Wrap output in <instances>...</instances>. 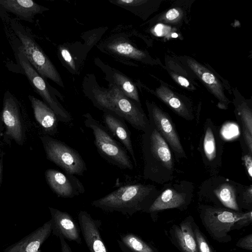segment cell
<instances>
[{
	"label": "cell",
	"instance_id": "obj_1",
	"mask_svg": "<svg viewBox=\"0 0 252 252\" xmlns=\"http://www.w3.org/2000/svg\"><path fill=\"white\" fill-rule=\"evenodd\" d=\"M142 150L144 178L160 185L172 181L174 156L167 143L151 123L142 135Z\"/></svg>",
	"mask_w": 252,
	"mask_h": 252
},
{
	"label": "cell",
	"instance_id": "obj_2",
	"mask_svg": "<svg viewBox=\"0 0 252 252\" xmlns=\"http://www.w3.org/2000/svg\"><path fill=\"white\" fill-rule=\"evenodd\" d=\"M160 191L152 184L126 185L94 200L91 204L104 211L132 216L137 212H147Z\"/></svg>",
	"mask_w": 252,
	"mask_h": 252
},
{
	"label": "cell",
	"instance_id": "obj_3",
	"mask_svg": "<svg viewBox=\"0 0 252 252\" xmlns=\"http://www.w3.org/2000/svg\"><path fill=\"white\" fill-rule=\"evenodd\" d=\"M94 100L104 112L113 113L127 121L133 128L144 132L150 122L140 104L126 96L115 85L108 91H95Z\"/></svg>",
	"mask_w": 252,
	"mask_h": 252
},
{
	"label": "cell",
	"instance_id": "obj_4",
	"mask_svg": "<svg viewBox=\"0 0 252 252\" xmlns=\"http://www.w3.org/2000/svg\"><path fill=\"white\" fill-rule=\"evenodd\" d=\"M84 118V125L92 130L94 145L100 156L119 168L133 169V165L127 152L107 128L89 113L86 114Z\"/></svg>",
	"mask_w": 252,
	"mask_h": 252
},
{
	"label": "cell",
	"instance_id": "obj_5",
	"mask_svg": "<svg viewBox=\"0 0 252 252\" xmlns=\"http://www.w3.org/2000/svg\"><path fill=\"white\" fill-rule=\"evenodd\" d=\"M199 209L200 218L208 233L220 242L230 240L228 233L246 214L216 206L203 205L200 206Z\"/></svg>",
	"mask_w": 252,
	"mask_h": 252
},
{
	"label": "cell",
	"instance_id": "obj_6",
	"mask_svg": "<svg viewBox=\"0 0 252 252\" xmlns=\"http://www.w3.org/2000/svg\"><path fill=\"white\" fill-rule=\"evenodd\" d=\"M40 138L47 158L64 173L82 176L87 171L85 162L76 150L49 136H41Z\"/></svg>",
	"mask_w": 252,
	"mask_h": 252
},
{
	"label": "cell",
	"instance_id": "obj_7",
	"mask_svg": "<svg viewBox=\"0 0 252 252\" xmlns=\"http://www.w3.org/2000/svg\"><path fill=\"white\" fill-rule=\"evenodd\" d=\"M241 184L220 176H213L200 187L199 198L214 203L216 206L240 211L237 196Z\"/></svg>",
	"mask_w": 252,
	"mask_h": 252
},
{
	"label": "cell",
	"instance_id": "obj_8",
	"mask_svg": "<svg viewBox=\"0 0 252 252\" xmlns=\"http://www.w3.org/2000/svg\"><path fill=\"white\" fill-rule=\"evenodd\" d=\"M224 142L217 126L211 119L204 123L198 150L207 170L213 176L219 173L222 166Z\"/></svg>",
	"mask_w": 252,
	"mask_h": 252
},
{
	"label": "cell",
	"instance_id": "obj_9",
	"mask_svg": "<svg viewBox=\"0 0 252 252\" xmlns=\"http://www.w3.org/2000/svg\"><path fill=\"white\" fill-rule=\"evenodd\" d=\"M160 193L149 207L147 213H154L168 209L185 208L190 202L193 183L186 180L163 185Z\"/></svg>",
	"mask_w": 252,
	"mask_h": 252
},
{
	"label": "cell",
	"instance_id": "obj_10",
	"mask_svg": "<svg viewBox=\"0 0 252 252\" xmlns=\"http://www.w3.org/2000/svg\"><path fill=\"white\" fill-rule=\"evenodd\" d=\"M22 43L20 49L36 71L43 77L48 78L63 87L62 78L55 66L34 40L29 35L16 31Z\"/></svg>",
	"mask_w": 252,
	"mask_h": 252
},
{
	"label": "cell",
	"instance_id": "obj_11",
	"mask_svg": "<svg viewBox=\"0 0 252 252\" xmlns=\"http://www.w3.org/2000/svg\"><path fill=\"white\" fill-rule=\"evenodd\" d=\"M149 120L168 145L178 159L187 158L175 125L169 115L153 103H147Z\"/></svg>",
	"mask_w": 252,
	"mask_h": 252
},
{
	"label": "cell",
	"instance_id": "obj_12",
	"mask_svg": "<svg viewBox=\"0 0 252 252\" xmlns=\"http://www.w3.org/2000/svg\"><path fill=\"white\" fill-rule=\"evenodd\" d=\"M18 56L19 63L32 86L55 112L58 120L63 123L70 122L72 117L70 114L52 96L43 78L30 64L21 49Z\"/></svg>",
	"mask_w": 252,
	"mask_h": 252
},
{
	"label": "cell",
	"instance_id": "obj_13",
	"mask_svg": "<svg viewBox=\"0 0 252 252\" xmlns=\"http://www.w3.org/2000/svg\"><path fill=\"white\" fill-rule=\"evenodd\" d=\"M45 177L50 188L59 197L71 198L85 191L83 185L74 175L48 169Z\"/></svg>",
	"mask_w": 252,
	"mask_h": 252
},
{
	"label": "cell",
	"instance_id": "obj_14",
	"mask_svg": "<svg viewBox=\"0 0 252 252\" xmlns=\"http://www.w3.org/2000/svg\"><path fill=\"white\" fill-rule=\"evenodd\" d=\"M78 219L82 234L90 252H108L100 231L101 222L85 211H80Z\"/></svg>",
	"mask_w": 252,
	"mask_h": 252
},
{
	"label": "cell",
	"instance_id": "obj_15",
	"mask_svg": "<svg viewBox=\"0 0 252 252\" xmlns=\"http://www.w3.org/2000/svg\"><path fill=\"white\" fill-rule=\"evenodd\" d=\"M51 218L52 233L57 237L81 244L79 227L72 217L68 213L49 207Z\"/></svg>",
	"mask_w": 252,
	"mask_h": 252
},
{
	"label": "cell",
	"instance_id": "obj_16",
	"mask_svg": "<svg viewBox=\"0 0 252 252\" xmlns=\"http://www.w3.org/2000/svg\"><path fill=\"white\" fill-rule=\"evenodd\" d=\"M5 94L3 100L2 118L6 127V133L18 144L23 140V127L18 106L14 98Z\"/></svg>",
	"mask_w": 252,
	"mask_h": 252
},
{
	"label": "cell",
	"instance_id": "obj_17",
	"mask_svg": "<svg viewBox=\"0 0 252 252\" xmlns=\"http://www.w3.org/2000/svg\"><path fill=\"white\" fill-rule=\"evenodd\" d=\"M52 233L50 220L34 231L13 244L2 252H40V247Z\"/></svg>",
	"mask_w": 252,
	"mask_h": 252
},
{
	"label": "cell",
	"instance_id": "obj_18",
	"mask_svg": "<svg viewBox=\"0 0 252 252\" xmlns=\"http://www.w3.org/2000/svg\"><path fill=\"white\" fill-rule=\"evenodd\" d=\"M103 122L111 134L119 140L132 157L135 166L137 161L131 138V132L125 121L121 117L110 112H104Z\"/></svg>",
	"mask_w": 252,
	"mask_h": 252
},
{
	"label": "cell",
	"instance_id": "obj_19",
	"mask_svg": "<svg viewBox=\"0 0 252 252\" xmlns=\"http://www.w3.org/2000/svg\"><path fill=\"white\" fill-rule=\"evenodd\" d=\"M35 119L44 130L51 135L58 131V119L53 110L41 100L29 95Z\"/></svg>",
	"mask_w": 252,
	"mask_h": 252
},
{
	"label": "cell",
	"instance_id": "obj_20",
	"mask_svg": "<svg viewBox=\"0 0 252 252\" xmlns=\"http://www.w3.org/2000/svg\"><path fill=\"white\" fill-rule=\"evenodd\" d=\"M188 63L192 71L220 103L224 105H227L229 101L224 94L221 83L215 75L195 60L189 59Z\"/></svg>",
	"mask_w": 252,
	"mask_h": 252
},
{
	"label": "cell",
	"instance_id": "obj_21",
	"mask_svg": "<svg viewBox=\"0 0 252 252\" xmlns=\"http://www.w3.org/2000/svg\"><path fill=\"white\" fill-rule=\"evenodd\" d=\"M157 96L173 111L188 121H192L194 115L189 106L166 87L161 86L156 90Z\"/></svg>",
	"mask_w": 252,
	"mask_h": 252
},
{
	"label": "cell",
	"instance_id": "obj_22",
	"mask_svg": "<svg viewBox=\"0 0 252 252\" xmlns=\"http://www.w3.org/2000/svg\"><path fill=\"white\" fill-rule=\"evenodd\" d=\"M174 234L183 252H199L193 229L192 221L184 220L179 226H175Z\"/></svg>",
	"mask_w": 252,
	"mask_h": 252
},
{
	"label": "cell",
	"instance_id": "obj_23",
	"mask_svg": "<svg viewBox=\"0 0 252 252\" xmlns=\"http://www.w3.org/2000/svg\"><path fill=\"white\" fill-rule=\"evenodd\" d=\"M0 5L17 16L28 20L39 13L42 9L32 0H0Z\"/></svg>",
	"mask_w": 252,
	"mask_h": 252
},
{
	"label": "cell",
	"instance_id": "obj_24",
	"mask_svg": "<svg viewBox=\"0 0 252 252\" xmlns=\"http://www.w3.org/2000/svg\"><path fill=\"white\" fill-rule=\"evenodd\" d=\"M117 241L122 252H157L151 246L131 233L121 234Z\"/></svg>",
	"mask_w": 252,
	"mask_h": 252
},
{
	"label": "cell",
	"instance_id": "obj_25",
	"mask_svg": "<svg viewBox=\"0 0 252 252\" xmlns=\"http://www.w3.org/2000/svg\"><path fill=\"white\" fill-rule=\"evenodd\" d=\"M115 86L127 97L140 104V99L136 86L126 76L115 72L113 75Z\"/></svg>",
	"mask_w": 252,
	"mask_h": 252
},
{
	"label": "cell",
	"instance_id": "obj_26",
	"mask_svg": "<svg viewBox=\"0 0 252 252\" xmlns=\"http://www.w3.org/2000/svg\"><path fill=\"white\" fill-rule=\"evenodd\" d=\"M109 48L118 55L134 59H141L145 56L143 52L126 42L120 41L111 44Z\"/></svg>",
	"mask_w": 252,
	"mask_h": 252
},
{
	"label": "cell",
	"instance_id": "obj_27",
	"mask_svg": "<svg viewBox=\"0 0 252 252\" xmlns=\"http://www.w3.org/2000/svg\"><path fill=\"white\" fill-rule=\"evenodd\" d=\"M238 205L248 208L252 206V185H241L237 196Z\"/></svg>",
	"mask_w": 252,
	"mask_h": 252
},
{
	"label": "cell",
	"instance_id": "obj_28",
	"mask_svg": "<svg viewBox=\"0 0 252 252\" xmlns=\"http://www.w3.org/2000/svg\"><path fill=\"white\" fill-rule=\"evenodd\" d=\"M193 232L199 252H214L204 235L197 226L194 227Z\"/></svg>",
	"mask_w": 252,
	"mask_h": 252
},
{
	"label": "cell",
	"instance_id": "obj_29",
	"mask_svg": "<svg viewBox=\"0 0 252 252\" xmlns=\"http://www.w3.org/2000/svg\"><path fill=\"white\" fill-rule=\"evenodd\" d=\"M242 157L244 166L251 180L252 178V154L251 153L244 142H241Z\"/></svg>",
	"mask_w": 252,
	"mask_h": 252
},
{
	"label": "cell",
	"instance_id": "obj_30",
	"mask_svg": "<svg viewBox=\"0 0 252 252\" xmlns=\"http://www.w3.org/2000/svg\"><path fill=\"white\" fill-rule=\"evenodd\" d=\"M236 246L241 248L247 250L252 251V234L240 239L236 244Z\"/></svg>",
	"mask_w": 252,
	"mask_h": 252
},
{
	"label": "cell",
	"instance_id": "obj_31",
	"mask_svg": "<svg viewBox=\"0 0 252 252\" xmlns=\"http://www.w3.org/2000/svg\"><path fill=\"white\" fill-rule=\"evenodd\" d=\"M60 52L64 62L72 69L75 70V62L69 51L65 48H61Z\"/></svg>",
	"mask_w": 252,
	"mask_h": 252
},
{
	"label": "cell",
	"instance_id": "obj_32",
	"mask_svg": "<svg viewBox=\"0 0 252 252\" xmlns=\"http://www.w3.org/2000/svg\"><path fill=\"white\" fill-rule=\"evenodd\" d=\"M146 1L142 0H113L111 2L125 6H134L144 3Z\"/></svg>",
	"mask_w": 252,
	"mask_h": 252
},
{
	"label": "cell",
	"instance_id": "obj_33",
	"mask_svg": "<svg viewBox=\"0 0 252 252\" xmlns=\"http://www.w3.org/2000/svg\"><path fill=\"white\" fill-rule=\"evenodd\" d=\"M181 15L180 11L179 9L173 8L169 10L165 15L166 20L168 21H174L178 19Z\"/></svg>",
	"mask_w": 252,
	"mask_h": 252
},
{
	"label": "cell",
	"instance_id": "obj_34",
	"mask_svg": "<svg viewBox=\"0 0 252 252\" xmlns=\"http://www.w3.org/2000/svg\"><path fill=\"white\" fill-rule=\"evenodd\" d=\"M171 76L181 86L185 88H189L190 83L186 78L175 73H171Z\"/></svg>",
	"mask_w": 252,
	"mask_h": 252
},
{
	"label": "cell",
	"instance_id": "obj_35",
	"mask_svg": "<svg viewBox=\"0 0 252 252\" xmlns=\"http://www.w3.org/2000/svg\"><path fill=\"white\" fill-rule=\"evenodd\" d=\"M59 239L61 243L62 252H72L65 239L62 236L59 237Z\"/></svg>",
	"mask_w": 252,
	"mask_h": 252
},
{
	"label": "cell",
	"instance_id": "obj_36",
	"mask_svg": "<svg viewBox=\"0 0 252 252\" xmlns=\"http://www.w3.org/2000/svg\"><path fill=\"white\" fill-rule=\"evenodd\" d=\"M1 172V166L0 161V182Z\"/></svg>",
	"mask_w": 252,
	"mask_h": 252
}]
</instances>
